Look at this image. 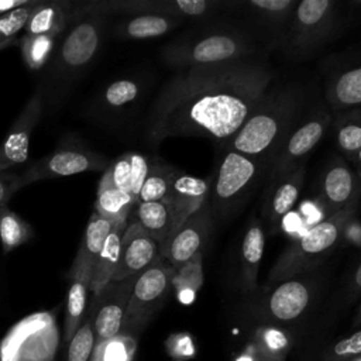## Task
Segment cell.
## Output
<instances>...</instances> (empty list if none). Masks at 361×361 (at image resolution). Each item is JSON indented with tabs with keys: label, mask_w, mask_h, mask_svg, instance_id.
<instances>
[{
	"label": "cell",
	"mask_w": 361,
	"mask_h": 361,
	"mask_svg": "<svg viewBox=\"0 0 361 361\" xmlns=\"http://www.w3.org/2000/svg\"><path fill=\"white\" fill-rule=\"evenodd\" d=\"M271 82L272 72L247 58L179 69L151 109L148 137L230 140L267 99Z\"/></svg>",
	"instance_id": "obj_1"
},
{
	"label": "cell",
	"mask_w": 361,
	"mask_h": 361,
	"mask_svg": "<svg viewBox=\"0 0 361 361\" xmlns=\"http://www.w3.org/2000/svg\"><path fill=\"white\" fill-rule=\"evenodd\" d=\"M302 99L296 90L269 92L261 106L228 140V149L252 157L269 158L276 154L293 130Z\"/></svg>",
	"instance_id": "obj_2"
},
{
	"label": "cell",
	"mask_w": 361,
	"mask_h": 361,
	"mask_svg": "<svg viewBox=\"0 0 361 361\" xmlns=\"http://www.w3.org/2000/svg\"><path fill=\"white\" fill-rule=\"evenodd\" d=\"M354 209L330 214L298 237L275 261L269 271L271 282L303 276L312 271L344 237Z\"/></svg>",
	"instance_id": "obj_3"
},
{
	"label": "cell",
	"mask_w": 361,
	"mask_h": 361,
	"mask_svg": "<svg viewBox=\"0 0 361 361\" xmlns=\"http://www.w3.org/2000/svg\"><path fill=\"white\" fill-rule=\"evenodd\" d=\"M252 48L244 32L235 28H217L171 42L162 51V58L166 63L179 69L212 66L245 59Z\"/></svg>",
	"instance_id": "obj_4"
},
{
	"label": "cell",
	"mask_w": 361,
	"mask_h": 361,
	"mask_svg": "<svg viewBox=\"0 0 361 361\" xmlns=\"http://www.w3.org/2000/svg\"><path fill=\"white\" fill-rule=\"evenodd\" d=\"M172 278L173 269L161 257L137 275L120 334L137 338L162 307L171 290Z\"/></svg>",
	"instance_id": "obj_5"
},
{
	"label": "cell",
	"mask_w": 361,
	"mask_h": 361,
	"mask_svg": "<svg viewBox=\"0 0 361 361\" xmlns=\"http://www.w3.org/2000/svg\"><path fill=\"white\" fill-rule=\"evenodd\" d=\"M58 345L54 312L32 313L14 324L0 344L1 361H52Z\"/></svg>",
	"instance_id": "obj_6"
},
{
	"label": "cell",
	"mask_w": 361,
	"mask_h": 361,
	"mask_svg": "<svg viewBox=\"0 0 361 361\" xmlns=\"http://www.w3.org/2000/svg\"><path fill=\"white\" fill-rule=\"evenodd\" d=\"M219 7L217 1L212 0H93L76 3L72 7L71 21H78L87 14L106 13H128V14H155L183 18H199L213 13Z\"/></svg>",
	"instance_id": "obj_7"
},
{
	"label": "cell",
	"mask_w": 361,
	"mask_h": 361,
	"mask_svg": "<svg viewBox=\"0 0 361 361\" xmlns=\"http://www.w3.org/2000/svg\"><path fill=\"white\" fill-rule=\"evenodd\" d=\"M336 3L330 0H302L292 11L288 47L293 54H307L333 31Z\"/></svg>",
	"instance_id": "obj_8"
},
{
	"label": "cell",
	"mask_w": 361,
	"mask_h": 361,
	"mask_svg": "<svg viewBox=\"0 0 361 361\" xmlns=\"http://www.w3.org/2000/svg\"><path fill=\"white\" fill-rule=\"evenodd\" d=\"M104 24L103 14H87L75 23L55 55L63 75H78L90 65L102 47Z\"/></svg>",
	"instance_id": "obj_9"
},
{
	"label": "cell",
	"mask_w": 361,
	"mask_h": 361,
	"mask_svg": "<svg viewBox=\"0 0 361 361\" xmlns=\"http://www.w3.org/2000/svg\"><path fill=\"white\" fill-rule=\"evenodd\" d=\"M109 165L107 158L94 151L78 147H62L34 162L18 176L17 183L18 188H23L42 179L63 178L89 171H106Z\"/></svg>",
	"instance_id": "obj_10"
},
{
	"label": "cell",
	"mask_w": 361,
	"mask_h": 361,
	"mask_svg": "<svg viewBox=\"0 0 361 361\" xmlns=\"http://www.w3.org/2000/svg\"><path fill=\"white\" fill-rule=\"evenodd\" d=\"M212 217L207 204L204 203L196 213L188 217L171 235L159 245V257L173 269H179L195 257L202 254V250L209 238Z\"/></svg>",
	"instance_id": "obj_11"
},
{
	"label": "cell",
	"mask_w": 361,
	"mask_h": 361,
	"mask_svg": "<svg viewBox=\"0 0 361 361\" xmlns=\"http://www.w3.org/2000/svg\"><path fill=\"white\" fill-rule=\"evenodd\" d=\"M314 290V279L307 276L282 281L259 303L261 314L271 323L296 322L309 309Z\"/></svg>",
	"instance_id": "obj_12"
},
{
	"label": "cell",
	"mask_w": 361,
	"mask_h": 361,
	"mask_svg": "<svg viewBox=\"0 0 361 361\" xmlns=\"http://www.w3.org/2000/svg\"><path fill=\"white\" fill-rule=\"evenodd\" d=\"M329 124L330 116L322 111L293 128L271 159V180L281 178L299 166L305 157L323 138Z\"/></svg>",
	"instance_id": "obj_13"
},
{
	"label": "cell",
	"mask_w": 361,
	"mask_h": 361,
	"mask_svg": "<svg viewBox=\"0 0 361 361\" xmlns=\"http://www.w3.org/2000/svg\"><path fill=\"white\" fill-rule=\"evenodd\" d=\"M259 171V161L228 149L224 155L213 186L216 207H230L254 185Z\"/></svg>",
	"instance_id": "obj_14"
},
{
	"label": "cell",
	"mask_w": 361,
	"mask_h": 361,
	"mask_svg": "<svg viewBox=\"0 0 361 361\" xmlns=\"http://www.w3.org/2000/svg\"><path fill=\"white\" fill-rule=\"evenodd\" d=\"M135 278L137 276L124 281H110L97 296H93L96 344L121 333Z\"/></svg>",
	"instance_id": "obj_15"
},
{
	"label": "cell",
	"mask_w": 361,
	"mask_h": 361,
	"mask_svg": "<svg viewBox=\"0 0 361 361\" xmlns=\"http://www.w3.org/2000/svg\"><path fill=\"white\" fill-rule=\"evenodd\" d=\"M42 92H35L14 120L0 145V172L21 165L28 158L30 138L42 113Z\"/></svg>",
	"instance_id": "obj_16"
},
{
	"label": "cell",
	"mask_w": 361,
	"mask_h": 361,
	"mask_svg": "<svg viewBox=\"0 0 361 361\" xmlns=\"http://www.w3.org/2000/svg\"><path fill=\"white\" fill-rule=\"evenodd\" d=\"M158 257L159 244L137 223L130 221L121 237L118 261L111 281L137 276Z\"/></svg>",
	"instance_id": "obj_17"
},
{
	"label": "cell",
	"mask_w": 361,
	"mask_h": 361,
	"mask_svg": "<svg viewBox=\"0 0 361 361\" xmlns=\"http://www.w3.org/2000/svg\"><path fill=\"white\" fill-rule=\"evenodd\" d=\"M361 193V180L343 159H334L323 173L322 197L327 212L355 209Z\"/></svg>",
	"instance_id": "obj_18"
},
{
	"label": "cell",
	"mask_w": 361,
	"mask_h": 361,
	"mask_svg": "<svg viewBox=\"0 0 361 361\" xmlns=\"http://www.w3.org/2000/svg\"><path fill=\"white\" fill-rule=\"evenodd\" d=\"M209 192L210 183L206 179L176 171L166 197L175 216V228L206 203Z\"/></svg>",
	"instance_id": "obj_19"
},
{
	"label": "cell",
	"mask_w": 361,
	"mask_h": 361,
	"mask_svg": "<svg viewBox=\"0 0 361 361\" xmlns=\"http://www.w3.org/2000/svg\"><path fill=\"white\" fill-rule=\"evenodd\" d=\"M305 180V165L300 164L286 175L272 180L271 189L264 204V214L272 223H278L292 210L299 199Z\"/></svg>",
	"instance_id": "obj_20"
},
{
	"label": "cell",
	"mask_w": 361,
	"mask_h": 361,
	"mask_svg": "<svg viewBox=\"0 0 361 361\" xmlns=\"http://www.w3.org/2000/svg\"><path fill=\"white\" fill-rule=\"evenodd\" d=\"M92 271L79 269L69 272L68 278L71 281L66 305H65V322H63V343H69L86 316L87 298L92 293Z\"/></svg>",
	"instance_id": "obj_21"
},
{
	"label": "cell",
	"mask_w": 361,
	"mask_h": 361,
	"mask_svg": "<svg viewBox=\"0 0 361 361\" xmlns=\"http://www.w3.org/2000/svg\"><path fill=\"white\" fill-rule=\"evenodd\" d=\"M73 3L41 1L35 6L25 24V35H59L71 21Z\"/></svg>",
	"instance_id": "obj_22"
},
{
	"label": "cell",
	"mask_w": 361,
	"mask_h": 361,
	"mask_svg": "<svg viewBox=\"0 0 361 361\" xmlns=\"http://www.w3.org/2000/svg\"><path fill=\"white\" fill-rule=\"evenodd\" d=\"M116 224L117 223L109 221V220L100 217L94 212H93V214H90V219L87 221L82 241L79 244L76 257H75L73 264L69 268L68 274L79 271V269H89L93 272L96 259H97L99 254L102 252L103 245Z\"/></svg>",
	"instance_id": "obj_23"
},
{
	"label": "cell",
	"mask_w": 361,
	"mask_h": 361,
	"mask_svg": "<svg viewBox=\"0 0 361 361\" xmlns=\"http://www.w3.org/2000/svg\"><path fill=\"white\" fill-rule=\"evenodd\" d=\"M131 216L133 221L145 230L159 245L175 230V216L166 200L135 203Z\"/></svg>",
	"instance_id": "obj_24"
},
{
	"label": "cell",
	"mask_w": 361,
	"mask_h": 361,
	"mask_svg": "<svg viewBox=\"0 0 361 361\" xmlns=\"http://www.w3.org/2000/svg\"><path fill=\"white\" fill-rule=\"evenodd\" d=\"M265 248V233L259 223H252L241 241V276L247 290H255L259 264Z\"/></svg>",
	"instance_id": "obj_25"
},
{
	"label": "cell",
	"mask_w": 361,
	"mask_h": 361,
	"mask_svg": "<svg viewBox=\"0 0 361 361\" xmlns=\"http://www.w3.org/2000/svg\"><path fill=\"white\" fill-rule=\"evenodd\" d=\"M127 224L128 221H120L114 226V228L111 230V233L109 234L103 245L102 252L96 259V264L93 267L92 288H90L93 296H97L113 278V274L116 271L117 261H118L121 237Z\"/></svg>",
	"instance_id": "obj_26"
},
{
	"label": "cell",
	"mask_w": 361,
	"mask_h": 361,
	"mask_svg": "<svg viewBox=\"0 0 361 361\" xmlns=\"http://www.w3.org/2000/svg\"><path fill=\"white\" fill-rule=\"evenodd\" d=\"M292 347L290 336L276 327H264L254 333L250 355L254 361H283Z\"/></svg>",
	"instance_id": "obj_27"
},
{
	"label": "cell",
	"mask_w": 361,
	"mask_h": 361,
	"mask_svg": "<svg viewBox=\"0 0 361 361\" xmlns=\"http://www.w3.org/2000/svg\"><path fill=\"white\" fill-rule=\"evenodd\" d=\"M135 203L137 202L131 195L113 186L99 183L94 202V213L113 223L128 221Z\"/></svg>",
	"instance_id": "obj_28"
},
{
	"label": "cell",
	"mask_w": 361,
	"mask_h": 361,
	"mask_svg": "<svg viewBox=\"0 0 361 361\" xmlns=\"http://www.w3.org/2000/svg\"><path fill=\"white\" fill-rule=\"evenodd\" d=\"M182 23L179 18L165 17V16H155V14H141L134 16L126 21H123L117 32L124 38L131 39H145V38H155L166 34L172 28L178 27Z\"/></svg>",
	"instance_id": "obj_29"
},
{
	"label": "cell",
	"mask_w": 361,
	"mask_h": 361,
	"mask_svg": "<svg viewBox=\"0 0 361 361\" xmlns=\"http://www.w3.org/2000/svg\"><path fill=\"white\" fill-rule=\"evenodd\" d=\"M327 99L331 107L337 110L361 104V66L336 76L329 85Z\"/></svg>",
	"instance_id": "obj_30"
},
{
	"label": "cell",
	"mask_w": 361,
	"mask_h": 361,
	"mask_svg": "<svg viewBox=\"0 0 361 361\" xmlns=\"http://www.w3.org/2000/svg\"><path fill=\"white\" fill-rule=\"evenodd\" d=\"M176 171L178 169L165 164H151L148 175L137 197V203L166 200Z\"/></svg>",
	"instance_id": "obj_31"
},
{
	"label": "cell",
	"mask_w": 361,
	"mask_h": 361,
	"mask_svg": "<svg viewBox=\"0 0 361 361\" xmlns=\"http://www.w3.org/2000/svg\"><path fill=\"white\" fill-rule=\"evenodd\" d=\"M32 235L30 224L7 207L0 209V243L4 252H10L27 243Z\"/></svg>",
	"instance_id": "obj_32"
},
{
	"label": "cell",
	"mask_w": 361,
	"mask_h": 361,
	"mask_svg": "<svg viewBox=\"0 0 361 361\" xmlns=\"http://www.w3.org/2000/svg\"><path fill=\"white\" fill-rule=\"evenodd\" d=\"M94 344V307L90 305L89 313L85 316V320L68 343L65 361H92Z\"/></svg>",
	"instance_id": "obj_33"
},
{
	"label": "cell",
	"mask_w": 361,
	"mask_h": 361,
	"mask_svg": "<svg viewBox=\"0 0 361 361\" xmlns=\"http://www.w3.org/2000/svg\"><path fill=\"white\" fill-rule=\"evenodd\" d=\"M55 48V37L24 35L21 39V54L25 65L31 71H39L49 61Z\"/></svg>",
	"instance_id": "obj_34"
},
{
	"label": "cell",
	"mask_w": 361,
	"mask_h": 361,
	"mask_svg": "<svg viewBox=\"0 0 361 361\" xmlns=\"http://www.w3.org/2000/svg\"><path fill=\"white\" fill-rule=\"evenodd\" d=\"M135 338L124 334L94 344L92 361H133Z\"/></svg>",
	"instance_id": "obj_35"
},
{
	"label": "cell",
	"mask_w": 361,
	"mask_h": 361,
	"mask_svg": "<svg viewBox=\"0 0 361 361\" xmlns=\"http://www.w3.org/2000/svg\"><path fill=\"white\" fill-rule=\"evenodd\" d=\"M361 357V327L333 343L322 357V361H354Z\"/></svg>",
	"instance_id": "obj_36"
},
{
	"label": "cell",
	"mask_w": 361,
	"mask_h": 361,
	"mask_svg": "<svg viewBox=\"0 0 361 361\" xmlns=\"http://www.w3.org/2000/svg\"><path fill=\"white\" fill-rule=\"evenodd\" d=\"M42 0H39L37 4L18 8L16 11L7 13L0 16V49L8 47L17 34L25 28L27 20L35 6H38Z\"/></svg>",
	"instance_id": "obj_37"
},
{
	"label": "cell",
	"mask_w": 361,
	"mask_h": 361,
	"mask_svg": "<svg viewBox=\"0 0 361 361\" xmlns=\"http://www.w3.org/2000/svg\"><path fill=\"white\" fill-rule=\"evenodd\" d=\"M99 183L113 186L131 195V168H130V152L114 159L104 171Z\"/></svg>",
	"instance_id": "obj_38"
},
{
	"label": "cell",
	"mask_w": 361,
	"mask_h": 361,
	"mask_svg": "<svg viewBox=\"0 0 361 361\" xmlns=\"http://www.w3.org/2000/svg\"><path fill=\"white\" fill-rule=\"evenodd\" d=\"M138 92H140V87L137 82L131 79H120L110 83L106 87L103 99L107 106L118 109L134 102L135 97L138 96Z\"/></svg>",
	"instance_id": "obj_39"
},
{
	"label": "cell",
	"mask_w": 361,
	"mask_h": 361,
	"mask_svg": "<svg viewBox=\"0 0 361 361\" xmlns=\"http://www.w3.org/2000/svg\"><path fill=\"white\" fill-rule=\"evenodd\" d=\"M202 254L195 257L190 262L183 265L182 268L173 271L172 285L176 286L178 292L183 289H189L192 292L197 290L202 283Z\"/></svg>",
	"instance_id": "obj_40"
},
{
	"label": "cell",
	"mask_w": 361,
	"mask_h": 361,
	"mask_svg": "<svg viewBox=\"0 0 361 361\" xmlns=\"http://www.w3.org/2000/svg\"><path fill=\"white\" fill-rule=\"evenodd\" d=\"M337 142L341 151L354 157L361 149V120L341 123L337 128Z\"/></svg>",
	"instance_id": "obj_41"
},
{
	"label": "cell",
	"mask_w": 361,
	"mask_h": 361,
	"mask_svg": "<svg viewBox=\"0 0 361 361\" xmlns=\"http://www.w3.org/2000/svg\"><path fill=\"white\" fill-rule=\"evenodd\" d=\"M296 4L298 3L295 0H251L247 3L248 7L255 10V13L268 18L290 17Z\"/></svg>",
	"instance_id": "obj_42"
},
{
	"label": "cell",
	"mask_w": 361,
	"mask_h": 361,
	"mask_svg": "<svg viewBox=\"0 0 361 361\" xmlns=\"http://www.w3.org/2000/svg\"><path fill=\"white\" fill-rule=\"evenodd\" d=\"M148 159L137 152H130V168H131V196L135 199L140 195V190L144 185V180L149 171Z\"/></svg>",
	"instance_id": "obj_43"
},
{
	"label": "cell",
	"mask_w": 361,
	"mask_h": 361,
	"mask_svg": "<svg viewBox=\"0 0 361 361\" xmlns=\"http://www.w3.org/2000/svg\"><path fill=\"white\" fill-rule=\"evenodd\" d=\"M17 179H18V176H14V175L8 176V175H4L3 172H0V209L6 207L7 200L13 196L14 192H17L20 189Z\"/></svg>",
	"instance_id": "obj_44"
},
{
	"label": "cell",
	"mask_w": 361,
	"mask_h": 361,
	"mask_svg": "<svg viewBox=\"0 0 361 361\" xmlns=\"http://www.w3.org/2000/svg\"><path fill=\"white\" fill-rule=\"evenodd\" d=\"M39 0H0V16L16 11L23 7L37 4Z\"/></svg>",
	"instance_id": "obj_45"
},
{
	"label": "cell",
	"mask_w": 361,
	"mask_h": 361,
	"mask_svg": "<svg viewBox=\"0 0 361 361\" xmlns=\"http://www.w3.org/2000/svg\"><path fill=\"white\" fill-rule=\"evenodd\" d=\"M351 289H353V292H361V262H360V265L357 267V269L353 275Z\"/></svg>",
	"instance_id": "obj_46"
},
{
	"label": "cell",
	"mask_w": 361,
	"mask_h": 361,
	"mask_svg": "<svg viewBox=\"0 0 361 361\" xmlns=\"http://www.w3.org/2000/svg\"><path fill=\"white\" fill-rule=\"evenodd\" d=\"M353 158H354V165H355V173L361 180V149Z\"/></svg>",
	"instance_id": "obj_47"
},
{
	"label": "cell",
	"mask_w": 361,
	"mask_h": 361,
	"mask_svg": "<svg viewBox=\"0 0 361 361\" xmlns=\"http://www.w3.org/2000/svg\"><path fill=\"white\" fill-rule=\"evenodd\" d=\"M354 327H361V305H360V307L357 310V314L354 317Z\"/></svg>",
	"instance_id": "obj_48"
},
{
	"label": "cell",
	"mask_w": 361,
	"mask_h": 361,
	"mask_svg": "<svg viewBox=\"0 0 361 361\" xmlns=\"http://www.w3.org/2000/svg\"><path fill=\"white\" fill-rule=\"evenodd\" d=\"M354 361H361V357H360V358H357V360H354Z\"/></svg>",
	"instance_id": "obj_49"
}]
</instances>
